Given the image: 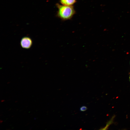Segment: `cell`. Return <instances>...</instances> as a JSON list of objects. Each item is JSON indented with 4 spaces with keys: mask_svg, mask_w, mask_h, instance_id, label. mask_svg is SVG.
<instances>
[{
    "mask_svg": "<svg viewBox=\"0 0 130 130\" xmlns=\"http://www.w3.org/2000/svg\"></svg>",
    "mask_w": 130,
    "mask_h": 130,
    "instance_id": "ba28073f",
    "label": "cell"
},
{
    "mask_svg": "<svg viewBox=\"0 0 130 130\" xmlns=\"http://www.w3.org/2000/svg\"><path fill=\"white\" fill-rule=\"evenodd\" d=\"M0 124H1L3 122V121L2 120H0Z\"/></svg>",
    "mask_w": 130,
    "mask_h": 130,
    "instance_id": "5b68a950",
    "label": "cell"
},
{
    "mask_svg": "<svg viewBox=\"0 0 130 130\" xmlns=\"http://www.w3.org/2000/svg\"><path fill=\"white\" fill-rule=\"evenodd\" d=\"M11 130V129H6V130Z\"/></svg>",
    "mask_w": 130,
    "mask_h": 130,
    "instance_id": "52a82bcc",
    "label": "cell"
},
{
    "mask_svg": "<svg viewBox=\"0 0 130 130\" xmlns=\"http://www.w3.org/2000/svg\"><path fill=\"white\" fill-rule=\"evenodd\" d=\"M5 101V100H2L1 101V102H4Z\"/></svg>",
    "mask_w": 130,
    "mask_h": 130,
    "instance_id": "8992f818",
    "label": "cell"
},
{
    "mask_svg": "<svg viewBox=\"0 0 130 130\" xmlns=\"http://www.w3.org/2000/svg\"><path fill=\"white\" fill-rule=\"evenodd\" d=\"M60 2L62 5L71 6L76 2L77 0H60Z\"/></svg>",
    "mask_w": 130,
    "mask_h": 130,
    "instance_id": "3957f363",
    "label": "cell"
},
{
    "mask_svg": "<svg viewBox=\"0 0 130 130\" xmlns=\"http://www.w3.org/2000/svg\"><path fill=\"white\" fill-rule=\"evenodd\" d=\"M87 109V107L85 106H81L80 108V110L82 111H84L86 110Z\"/></svg>",
    "mask_w": 130,
    "mask_h": 130,
    "instance_id": "277c9868",
    "label": "cell"
},
{
    "mask_svg": "<svg viewBox=\"0 0 130 130\" xmlns=\"http://www.w3.org/2000/svg\"><path fill=\"white\" fill-rule=\"evenodd\" d=\"M32 43V39L28 37H25L22 38L20 42L21 47L23 48L28 49L31 46Z\"/></svg>",
    "mask_w": 130,
    "mask_h": 130,
    "instance_id": "7a4b0ae2",
    "label": "cell"
},
{
    "mask_svg": "<svg viewBox=\"0 0 130 130\" xmlns=\"http://www.w3.org/2000/svg\"><path fill=\"white\" fill-rule=\"evenodd\" d=\"M56 6L58 9L57 16L63 20L71 19L76 13L73 6H69L57 3Z\"/></svg>",
    "mask_w": 130,
    "mask_h": 130,
    "instance_id": "6da1fadb",
    "label": "cell"
}]
</instances>
